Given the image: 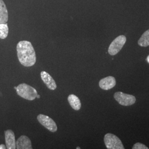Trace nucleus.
<instances>
[{
	"label": "nucleus",
	"mask_w": 149,
	"mask_h": 149,
	"mask_svg": "<svg viewBox=\"0 0 149 149\" xmlns=\"http://www.w3.org/2000/svg\"><path fill=\"white\" fill-rule=\"evenodd\" d=\"M18 59L25 67H31L36 63L37 58L32 43L27 40L20 41L17 45Z\"/></svg>",
	"instance_id": "obj_1"
},
{
	"label": "nucleus",
	"mask_w": 149,
	"mask_h": 149,
	"mask_svg": "<svg viewBox=\"0 0 149 149\" xmlns=\"http://www.w3.org/2000/svg\"><path fill=\"white\" fill-rule=\"evenodd\" d=\"M16 92L18 95L27 100L33 101L37 98L38 92L32 86L26 84H22L17 87Z\"/></svg>",
	"instance_id": "obj_2"
},
{
	"label": "nucleus",
	"mask_w": 149,
	"mask_h": 149,
	"mask_svg": "<svg viewBox=\"0 0 149 149\" xmlns=\"http://www.w3.org/2000/svg\"><path fill=\"white\" fill-rule=\"evenodd\" d=\"M104 141L107 149H125L120 139L113 134H106L104 138Z\"/></svg>",
	"instance_id": "obj_3"
},
{
	"label": "nucleus",
	"mask_w": 149,
	"mask_h": 149,
	"mask_svg": "<svg viewBox=\"0 0 149 149\" xmlns=\"http://www.w3.org/2000/svg\"><path fill=\"white\" fill-rule=\"evenodd\" d=\"M114 99L118 103L123 106H129L136 102V98L132 95L126 94L122 92H117L114 95Z\"/></svg>",
	"instance_id": "obj_4"
},
{
	"label": "nucleus",
	"mask_w": 149,
	"mask_h": 149,
	"mask_svg": "<svg viewBox=\"0 0 149 149\" xmlns=\"http://www.w3.org/2000/svg\"><path fill=\"white\" fill-rule=\"evenodd\" d=\"M127 38L125 36L123 35L118 36L110 44L108 48V53L112 56L117 54L124 47Z\"/></svg>",
	"instance_id": "obj_5"
},
{
	"label": "nucleus",
	"mask_w": 149,
	"mask_h": 149,
	"mask_svg": "<svg viewBox=\"0 0 149 149\" xmlns=\"http://www.w3.org/2000/svg\"><path fill=\"white\" fill-rule=\"evenodd\" d=\"M37 119L39 122L50 132L55 133L57 131V125L51 118L44 114H39L37 116Z\"/></svg>",
	"instance_id": "obj_6"
},
{
	"label": "nucleus",
	"mask_w": 149,
	"mask_h": 149,
	"mask_svg": "<svg viewBox=\"0 0 149 149\" xmlns=\"http://www.w3.org/2000/svg\"><path fill=\"white\" fill-rule=\"evenodd\" d=\"M116 85V79L113 76H108L100 81L99 86L104 90H111Z\"/></svg>",
	"instance_id": "obj_7"
},
{
	"label": "nucleus",
	"mask_w": 149,
	"mask_h": 149,
	"mask_svg": "<svg viewBox=\"0 0 149 149\" xmlns=\"http://www.w3.org/2000/svg\"><path fill=\"white\" fill-rule=\"evenodd\" d=\"M6 148L7 149H16V142L14 132L11 130L5 131Z\"/></svg>",
	"instance_id": "obj_8"
},
{
	"label": "nucleus",
	"mask_w": 149,
	"mask_h": 149,
	"mask_svg": "<svg viewBox=\"0 0 149 149\" xmlns=\"http://www.w3.org/2000/svg\"><path fill=\"white\" fill-rule=\"evenodd\" d=\"M16 149H32L31 141L28 137L22 135L16 141Z\"/></svg>",
	"instance_id": "obj_9"
},
{
	"label": "nucleus",
	"mask_w": 149,
	"mask_h": 149,
	"mask_svg": "<svg viewBox=\"0 0 149 149\" xmlns=\"http://www.w3.org/2000/svg\"><path fill=\"white\" fill-rule=\"evenodd\" d=\"M40 75L44 83L47 85L49 89L51 90H55L57 86L55 80L48 72L45 71H42Z\"/></svg>",
	"instance_id": "obj_10"
},
{
	"label": "nucleus",
	"mask_w": 149,
	"mask_h": 149,
	"mask_svg": "<svg viewBox=\"0 0 149 149\" xmlns=\"http://www.w3.org/2000/svg\"><path fill=\"white\" fill-rule=\"evenodd\" d=\"M8 19V11L5 2L0 0V23H6Z\"/></svg>",
	"instance_id": "obj_11"
},
{
	"label": "nucleus",
	"mask_w": 149,
	"mask_h": 149,
	"mask_svg": "<svg viewBox=\"0 0 149 149\" xmlns=\"http://www.w3.org/2000/svg\"><path fill=\"white\" fill-rule=\"evenodd\" d=\"M68 101L71 107L75 110L79 111L81 107V103L80 99L77 96L74 95H70L68 97Z\"/></svg>",
	"instance_id": "obj_12"
},
{
	"label": "nucleus",
	"mask_w": 149,
	"mask_h": 149,
	"mask_svg": "<svg viewBox=\"0 0 149 149\" xmlns=\"http://www.w3.org/2000/svg\"><path fill=\"white\" fill-rule=\"evenodd\" d=\"M138 44L140 47H143L149 46V29L143 34L138 40Z\"/></svg>",
	"instance_id": "obj_13"
},
{
	"label": "nucleus",
	"mask_w": 149,
	"mask_h": 149,
	"mask_svg": "<svg viewBox=\"0 0 149 149\" xmlns=\"http://www.w3.org/2000/svg\"><path fill=\"white\" fill-rule=\"evenodd\" d=\"M8 27L7 23H0V39H4L8 36Z\"/></svg>",
	"instance_id": "obj_14"
},
{
	"label": "nucleus",
	"mask_w": 149,
	"mask_h": 149,
	"mask_svg": "<svg viewBox=\"0 0 149 149\" xmlns=\"http://www.w3.org/2000/svg\"><path fill=\"white\" fill-rule=\"evenodd\" d=\"M133 149H148L149 148L147 147L144 144H142L141 143H137L134 144L132 148Z\"/></svg>",
	"instance_id": "obj_15"
},
{
	"label": "nucleus",
	"mask_w": 149,
	"mask_h": 149,
	"mask_svg": "<svg viewBox=\"0 0 149 149\" xmlns=\"http://www.w3.org/2000/svg\"><path fill=\"white\" fill-rule=\"evenodd\" d=\"M6 149V146L4 144H1L0 145V149Z\"/></svg>",
	"instance_id": "obj_16"
},
{
	"label": "nucleus",
	"mask_w": 149,
	"mask_h": 149,
	"mask_svg": "<svg viewBox=\"0 0 149 149\" xmlns=\"http://www.w3.org/2000/svg\"><path fill=\"white\" fill-rule=\"evenodd\" d=\"M147 61H148V62L149 63V55H148V56L147 57Z\"/></svg>",
	"instance_id": "obj_17"
},
{
	"label": "nucleus",
	"mask_w": 149,
	"mask_h": 149,
	"mask_svg": "<svg viewBox=\"0 0 149 149\" xmlns=\"http://www.w3.org/2000/svg\"><path fill=\"white\" fill-rule=\"evenodd\" d=\"M40 96L39 95H38L37 96V98H40Z\"/></svg>",
	"instance_id": "obj_18"
},
{
	"label": "nucleus",
	"mask_w": 149,
	"mask_h": 149,
	"mask_svg": "<svg viewBox=\"0 0 149 149\" xmlns=\"http://www.w3.org/2000/svg\"><path fill=\"white\" fill-rule=\"evenodd\" d=\"M77 149H80V148H79V147H77V148H76Z\"/></svg>",
	"instance_id": "obj_19"
}]
</instances>
